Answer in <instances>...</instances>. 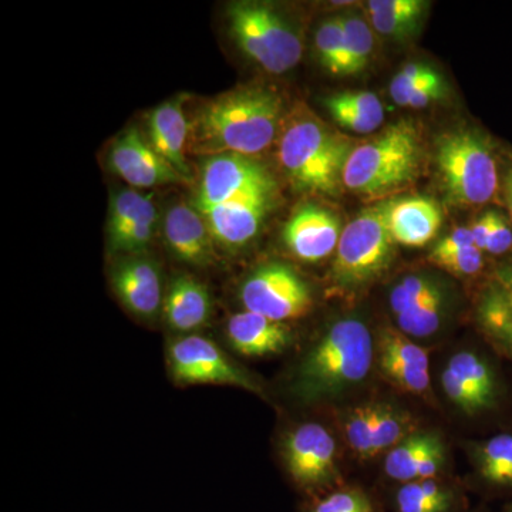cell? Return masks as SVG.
Instances as JSON below:
<instances>
[{
	"label": "cell",
	"mask_w": 512,
	"mask_h": 512,
	"mask_svg": "<svg viewBox=\"0 0 512 512\" xmlns=\"http://www.w3.org/2000/svg\"><path fill=\"white\" fill-rule=\"evenodd\" d=\"M286 114L281 94L265 87H238L195 113L188 150L197 156L255 157L274 144Z\"/></svg>",
	"instance_id": "6da1fadb"
},
{
	"label": "cell",
	"mask_w": 512,
	"mask_h": 512,
	"mask_svg": "<svg viewBox=\"0 0 512 512\" xmlns=\"http://www.w3.org/2000/svg\"><path fill=\"white\" fill-rule=\"evenodd\" d=\"M376 360V343L363 320H336L302 357L292 392L306 403L336 399L365 382Z\"/></svg>",
	"instance_id": "7a4b0ae2"
},
{
	"label": "cell",
	"mask_w": 512,
	"mask_h": 512,
	"mask_svg": "<svg viewBox=\"0 0 512 512\" xmlns=\"http://www.w3.org/2000/svg\"><path fill=\"white\" fill-rule=\"evenodd\" d=\"M355 147L352 138L298 104L282 124L279 163L296 190L333 197L343 187V170Z\"/></svg>",
	"instance_id": "3957f363"
},
{
	"label": "cell",
	"mask_w": 512,
	"mask_h": 512,
	"mask_svg": "<svg viewBox=\"0 0 512 512\" xmlns=\"http://www.w3.org/2000/svg\"><path fill=\"white\" fill-rule=\"evenodd\" d=\"M421 161L419 127L412 120H400L355 147L343 170V187L366 197H383L413 183Z\"/></svg>",
	"instance_id": "277c9868"
},
{
	"label": "cell",
	"mask_w": 512,
	"mask_h": 512,
	"mask_svg": "<svg viewBox=\"0 0 512 512\" xmlns=\"http://www.w3.org/2000/svg\"><path fill=\"white\" fill-rule=\"evenodd\" d=\"M436 165L447 200L460 207H481L500 188L493 148L476 130L450 131L436 144Z\"/></svg>",
	"instance_id": "5b68a950"
},
{
	"label": "cell",
	"mask_w": 512,
	"mask_h": 512,
	"mask_svg": "<svg viewBox=\"0 0 512 512\" xmlns=\"http://www.w3.org/2000/svg\"><path fill=\"white\" fill-rule=\"evenodd\" d=\"M386 207L387 201L366 208L342 229L330 269L339 291H362L392 265L397 244L387 227Z\"/></svg>",
	"instance_id": "8992f818"
},
{
	"label": "cell",
	"mask_w": 512,
	"mask_h": 512,
	"mask_svg": "<svg viewBox=\"0 0 512 512\" xmlns=\"http://www.w3.org/2000/svg\"><path fill=\"white\" fill-rule=\"evenodd\" d=\"M227 20L235 45L265 72L284 74L298 66L301 37L271 6L234 2L228 6Z\"/></svg>",
	"instance_id": "52a82bcc"
},
{
	"label": "cell",
	"mask_w": 512,
	"mask_h": 512,
	"mask_svg": "<svg viewBox=\"0 0 512 512\" xmlns=\"http://www.w3.org/2000/svg\"><path fill=\"white\" fill-rule=\"evenodd\" d=\"M239 296L245 311L275 322L302 318L313 306L309 285L291 266L284 264L256 269L242 285Z\"/></svg>",
	"instance_id": "ba28073f"
},
{
	"label": "cell",
	"mask_w": 512,
	"mask_h": 512,
	"mask_svg": "<svg viewBox=\"0 0 512 512\" xmlns=\"http://www.w3.org/2000/svg\"><path fill=\"white\" fill-rule=\"evenodd\" d=\"M168 369L180 384H222L262 394L259 384L235 365L212 340L200 335L175 339L168 346Z\"/></svg>",
	"instance_id": "9c48e42d"
},
{
	"label": "cell",
	"mask_w": 512,
	"mask_h": 512,
	"mask_svg": "<svg viewBox=\"0 0 512 512\" xmlns=\"http://www.w3.org/2000/svg\"><path fill=\"white\" fill-rule=\"evenodd\" d=\"M389 306L400 332L426 339L443 328L450 298L447 286L436 275L413 274L390 289Z\"/></svg>",
	"instance_id": "30bf717a"
},
{
	"label": "cell",
	"mask_w": 512,
	"mask_h": 512,
	"mask_svg": "<svg viewBox=\"0 0 512 512\" xmlns=\"http://www.w3.org/2000/svg\"><path fill=\"white\" fill-rule=\"evenodd\" d=\"M276 181L261 161L238 154L207 158L201 171L194 207H217L242 195L275 194Z\"/></svg>",
	"instance_id": "8fae6325"
},
{
	"label": "cell",
	"mask_w": 512,
	"mask_h": 512,
	"mask_svg": "<svg viewBox=\"0 0 512 512\" xmlns=\"http://www.w3.org/2000/svg\"><path fill=\"white\" fill-rule=\"evenodd\" d=\"M284 460L288 473L299 487H325L338 480L336 441L319 423H303L284 440Z\"/></svg>",
	"instance_id": "7c38bea8"
},
{
	"label": "cell",
	"mask_w": 512,
	"mask_h": 512,
	"mask_svg": "<svg viewBox=\"0 0 512 512\" xmlns=\"http://www.w3.org/2000/svg\"><path fill=\"white\" fill-rule=\"evenodd\" d=\"M109 165L111 171L134 190L190 181L167 163L136 127L127 128L113 141Z\"/></svg>",
	"instance_id": "4fadbf2b"
},
{
	"label": "cell",
	"mask_w": 512,
	"mask_h": 512,
	"mask_svg": "<svg viewBox=\"0 0 512 512\" xmlns=\"http://www.w3.org/2000/svg\"><path fill=\"white\" fill-rule=\"evenodd\" d=\"M447 399L468 416L493 409L497 403V380L490 365L470 350L448 359L441 375Z\"/></svg>",
	"instance_id": "5bb4252c"
},
{
	"label": "cell",
	"mask_w": 512,
	"mask_h": 512,
	"mask_svg": "<svg viewBox=\"0 0 512 512\" xmlns=\"http://www.w3.org/2000/svg\"><path fill=\"white\" fill-rule=\"evenodd\" d=\"M275 194L242 195L217 207L198 210L204 215L212 237L221 247L244 248L258 235Z\"/></svg>",
	"instance_id": "9a60e30c"
},
{
	"label": "cell",
	"mask_w": 512,
	"mask_h": 512,
	"mask_svg": "<svg viewBox=\"0 0 512 512\" xmlns=\"http://www.w3.org/2000/svg\"><path fill=\"white\" fill-rule=\"evenodd\" d=\"M111 285L124 308L140 319L151 320L163 311L160 268L144 255H128L111 269Z\"/></svg>",
	"instance_id": "2e32d148"
},
{
	"label": "cell",
	"mask_w": 512,
	"mask_h": 512,
	"mask_svg": "<svg viewBox=\"0 0 512 512\" xmlns=\"http://www.w3.org/2000/svg\"><path fill=\"white\" fill-rule=\"evenodd\" d=\"M342 227L333 212L318 205H302L286 222L282 239L299 261L316 264L338 248Z\"/></svg>",
	"instance_id": "e0dca14e"
},
{
	"label": "cell",
	"mask_w": 512,
	"mask_h": 512,
	"mask_svg": "<svg viewBox=\"0 0 512 512\" xmlns=\"http://www.w3.org/2000/svg\"><path fill=\"white\" fill-rule=\"evenodd\" d=\"M164 239L171 254L185 264L207 266L217 258L211 229L194 205H171L164 218Z\"/></svg>",
	"instance_id": "ac0fdd59"
},
{
	"label": "cell",
	"mask_w": 512,
	"mask_h": 512,
	"mask_svg": "<svg viewBox=\"0 0 512 512\" xmlns=\"http://www.w3.org/2000/svg\"><path fill=\"white\" fill-rule=\"evenodd\" d=\"M185 100L187 96L174 97L148 114L147 140L167 163L190 180V167L185 158L190 141V123L184 113Z\"/></svg>",
	"instance_id": "d6986e66"
},
{
	"label": "cell",
	"mask_w": 512,
	"mask_h": 512,
	"mask_svg": "<svg viewBox=\"0 0 512 512\" xmlns=\"http://www.w3.org/2000/svg\"><path fill=\"white\" fill-rule=\"evenodd\" d=\"M446 463V448L437 433H413L387 453L384 471L400 483L434 478Z\"/></svg>",
	"instance_id": "ffe728a7"
},
{
	"label": "cell",
	"mask_w": 512,
	"mask_h": 512,
	"mask_svg": "<svg viewBox=\"0 0 512 512\" xmlns=\"http://www.w3.org/2000/svg\"><path fill=\"white\" fill-rule=\"evenodd\" d=\"M386 220L397 245L421 248L436 237L443 214L431 198L404 197L387 201Z\"/></svg>",
	"instance_id": "44dd1931"
},
{
	"label": "cell",
	"mask_w": 512,
	"mask_h": 512,
	"mask_svg": "<svg viewBox=\"0 0 512 512\" xmlns=\"http://www.w3.org/2000/svg\"><path fill=\"white\" fill-rule=\"evenodd\" d=\"M227 338L239 355L264 357L285 352L292 343L293 332L284 322L244 311L228 320Z\"/></svg>",
	"instance_id": "7402d4cb"
},
{
	"label": "cell",
	"mask_w": 512,
	"mask_h": 512,
	"mask_svg": "<svg viewBox=\"0 0 512 512\" xmlns=\"http://www.w3.org/2000/svg\"><path fill=\"white\" fill-rule=\"evenodd\" d=\"M163 313L174 332L192 333L204 328L212 313L207 286L190 275L175 276L164 295Z\"/></svg>",
	"instance_id": "603a6c76"
},
{
	"label": "cell",
	"mask_w": 512,
	"mask_h": 512,
	"mask_svg": "<svg viewBox=\"0 0 512 512\" xmlns=\"http://www.w3.org/2000/svg\"><path fill=\"white\" fill-rule=\"evenodd\" d=\"M476 319L485 339L512 359V303L494 279L478 296Z\"/></svg>",
	"instance_id": "cb8c5ba5"
},
{
	"label": "cell",
	"mask_w": 512,
	"mask_h": 512,
	"mask_svg": "<svg viewBox=\"0 0 512 512\" xmlns=\"http://www.w3.org/2000/svg\"><path fill=\"white\" fill-rule=\"evenodd\" d=\"M367 15L373 30L390 39H409L416 35L429 3L424 0H370Z\"/></svg>",
	"instance_id": "d4e9b609"
},
{
	"label": "cell",
	"mask_w": 512,
	"mask_h": 512,
	"mask_svg": "<svg viewBox=\"0 0 512 512\" xmlns=\"http://www.w3.org/2000/svg\"><path fill=\"white\" fill-rule=\"evenodd\" d=\"M153 198V194H147L126 227L107 238L111 252L124 256L144 255L153 241L158 224V210Z\"/></svg>",
	"instance_id": "484cf974"
},
{
	"label": "cell",
	"mask_w": 512,
	"mask_h": 512,
	"mask_svg": "<svg viewBox=\"0 0 512 512\" xmlns=\"http://www.w3.org/2000/svg\"><path fill=\"white\" fill-rule=\"evenodd\" d=\"M453 501V493L436 478L403 484L396 495L399 512H448Z\"/></svg>",
	"instance_id": "4316f807"
},
{
	"label": "cell",
	"mask_w": 512,
	"mask_h": 512,
	"mask_svg": "<svg viewBox=\"0 0 512 512\" xmlns=\"http://www.w3.org/2000/svg\"><path fill=\"white\" fill-rule=\"evenodd\" d=\"M414 421L409 413L386 403L376 404L375 424L372 433V456L389 453L397 444L412 436Z\"/></svg>",
	"instance_id": "83f0119b"
},
{
	"label": "cell",
	"mask_w": 512,
	"mask_h": 512,
	"mask_svg": "<svg viewBox=\"0 0 512 512\" xmlns=\"http://www.w3.org/2000/svg\"><path fill=\"white\" fill-rule=\"evenodd\" d=\"M343 35H345V72L343 76H353L365 70L373 50H375V36L373 29L365 19L356 13L340 15Z\"/></svg>",
	"instance_id": "f1b7e54d"
},
{
	"label": "cell",
	"mask_w": 512,
	"mask_h": 512,
	"mask_svg": "<svg viewBox=\"0 0 512 512\" xmlns=\"http://www.w3.org/2000/svg\"><path fill=\"white\" fill-rule=\"evenodd\" d=\"M478 470L493 484H512V436L500 434L481 444L476 453Z\"/></svg>",
	"instance_id": "f546056e"
},
{
	"label": "cell",
	"mask_w": 512,
	"mask_h": 512,
	"mask_svg": "<svg viewBox=\"0 0 512 512\" xmlns=\"http://www.w3.org/2000/svg\"><path fill=\"white\" fill-rule=\"evenodd\" d=\"M375 343L376 356L387 357L417 369L430 370V359L426 350L397 328H390V326L380 328Z\"/></svg>",
	"instance_id": "4dcf8cb0"
},
{
	"label": "cell",
	"mask_w": 512,
	"mask_h": 512,
	"mask_svg": "<svg viewBox=\"0 0 512 512\" xmlns=\"http://www.w3.org/2000/svg\"><path fill=\"white\" fill-rule=\"evenodd\" d=\"M316 53L320 64L333 76L345 72V35L339 16L320 23L315 36Z\"/></svg>",
	"instance_id": "1f68e13d"
},
{
	"label": "cell",
	"mask_w": 512,
	"mask_h": 512,
	"mask_svg": "<svg viewBox=\"0 0 512 512\" xmlns=\"http://www.w3.org/2000/svg\"><path fill=\"white\" fill-rule=\"evenodd\" d=\"M376 404L367 403L350 410L343 421V431L350 448L363 460L372 456V433L375 424Z\"/></svg>",
	"instance_id": "d6a6232c"
},
{
	"label": "cell",
	"mask_w": 512,
	"mask_h": 512,
	"mask_svg": "<svg viewBox=\"0 0 512 512\" xmlns=\"http://www.w3.org/2000/svg\"><path fill=\"white\" fill-rule=\"evenodd\" d=\"M376 363L380 373L402 392L412 393L414 396H424L430 392V370L403 365L382 356H376Z\"/></svg>",
	"instance_id": "836d02e7"
},
{
	"label": "cell",
	"mask_w": 512,
	"mask_h": 512,
	"mask_svg": "<svg viewBox=\"0 0 512 512\" xmlns=\"http://www.w3.org/2000/svg\"><path fill=\"white\" fill-rule=\"evenodd\" d=\"M323 104H325L332 119L335 120L340 127L352 131V133H375L377 128L382 126L384 121L375 119V117L366 116V114L353 109L352 106H349V104L339 96V93L326 97Z\"/></svg>",
	"instance_id": "e575fe53"
},
{
	"label": "cell",
	"mask_w": 512,
	"mask_h": 512,
	"mask_svg": "<svg viewBox=\"0 0 512 512\" xmlns=\"http://www.w3.org/2000/svg\"><path fill=\"white\" fill-rule=\"evenodd\" d=\"M436 72L430 66L423 63L406 64L390 83L389 92L394 103L406 107L407 101L413 96V93L426 82L427 79Z\"/></svg>",
	"instance_id": "d590c367"
},
{
	"label": "cell",
	"mask_w": 512,
	"mask_h": 512,
	"mask_svg": "<svg viewBox=\"0 0 512 512\" xmlns=\"http://www.w3.org/2000/svg\"><path fill=\"white\" fill-rule=\"evenodd\" d=\"M311 512H375V505L365 491L345 488L326 495L313 505Z\"/></svg>",
	"instance_id": "8d00e7d4"
},
{
	"label": "cell",
	"mask_w": 512,
	"mask_h": 512,
	"mask_svg": "<svg viewBox=\"0 0 512 512\" xmlns=\"http://www.w3.org/2000/svg\"><path fill=\"white\" fill-rule=\"evenodd\" d=\"M484 252L477 247L458 251L456 254L429 259L430 264L436 265L441 271L456 276H474L483 271Z\"/></svg>",
	"instance_id": "74e56055"
},
{
	"label": "cell",
	"mask_w": 512,
	"mask_h": 512,
	"mask_svg": "<svg viewBox=\"0 0 512 512\" xmlns=\"http://www.w3.org/2000/svg\"><path fill=\"white\" fill-rule=\"evenodd\" d=\"M446 94V84L443 82V77L439 73L434 72L429 79L426 80L413 96L407 101L409 109L420 110L424 107H429L434 101L443 99Z\"/></svg>",
	"instance_id": "f35d334b"
},
{
	"label": "cell",
	"mask_w": 512,
	"mask_h": 512,
	"mask_svg": "<svg viewBox=\"0 0 512 512\" xmlns=\"http://www.w3.org/2000/svg\"><path fill=\"white\" fill-rule=\"evenodd\" d=\"M512 249V228L507 218L500 212L495 211L493 227L488 235L485 251L491 255L507 254Z\"/></svg>",
	"instance_id": "ab89813d"
},
{
	"label": "cell",
	"mask_w": 512,
	"mask_h": 512,
	"mask_svg": "<svg viewBox=\"0 0 512 512\" xmlns=\"http://www.w3.org/2000/svg\"><path fill=\"white\" fill-rule=\"evenodd\" d=\"M470 247H476L471 229L466 227L457 228L437 242L436 247L431 249L429 258L427 259L456 254V252L463 251V249Z\"/></svg>",
	"instance_id": "60d3db41"
},
{
	"label": "cell",
	"mask_w": 512,
	"mask_h": 512,
	"mask_svg": "<svg viewBox=\"0 0 512 512\" xmlns=\"http://www.w3.org/2000/svg\"><path fill=\"white\" fill-rule=\"evenodd\" d=\"M495 211H487L481 215L473 227H471V234H473L474 244L481 251H485V244H487L488 235H490L491 227H493Z\"/></svg>",
	"instance_id": "b9f144b4"
},
{
	"label": "cell",
	"mask_w": 512,
	"mask_h": 512,
	"mask_svg": "<svg viewBox=\"0 0 512 512\" xmlns=\"http://www.w3.org/2000/svg\"><path fill=\"white\" fill-rule=\"evenodd\" d=\"M494 281L504 289L512 303V259H508L495 268Z\"/></svg>",
	"instance_id": "7bdbcfd3"
},
{
	"label": "cell",
	"mask_w": 512,
	"mask_h": 512,
	"mask_svg": "<svg viewBox=\"0 0 512 512\" xmlns=\"http://www.w3.org/2000/svg\"><path fill=\"white\" fill-rule=\"evenodd\" d=\"M504 191L505 201H507L508 211H510V215L512 218V165L510 168H508L507 174H505Z\"/></svg>",
	"instance_id": "ee69618b"
},
{
	"label": "cell",
	"mask_w": 512,
	"mask_h": 512,
	"mask_svg": "<svg viewBox=\"0 0 512 512\" xmlns=\"http://www.w3.org/2000/svg\"><path fill=\"white\" fill-rule=\"evenodd\" d=\"M505 512H512V504L510 505V507L507 508V511Z\"/></svg>",
	"instance_id": "f6af8a7d"
}]
</instances>
